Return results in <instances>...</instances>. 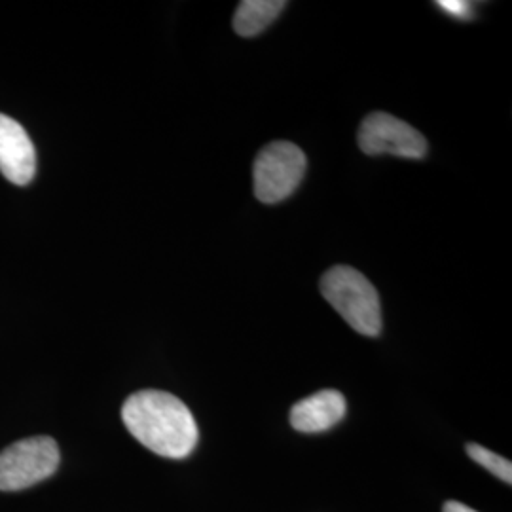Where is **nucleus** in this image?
Segmentation results:
<instances>
[{
    "mask_svg": "<svg viewBox=\"0 0 512 512\" xmlns=\"http://www.w3.org/2000/svg\"><path fill=\"white\" fill-rule=\"evenodd\" d=\"M129 433L164 458L183 459L198 444V423L188 406L171 393L145 389L133 393L122 406Z\"/></svg>",
    "mask_w": 512,
    "mask_h": 512,
    "instance_id": "obj_1",
    "label": "nucleus"
},
{
    "mask_svg": "<svg viewBox=\"0 0 512 512\" xmlns=\"http://www.w3.org/2000/svg\"><path fill=\"white\" fill-rule=\"evenodd\" d=\"M321 293L349 327L365 336L382 332V306L374 285L351 266H334L321 279Z\"/></svg>",
    "mask_w": 512,
    "mask_h": 512,
    "instance_id": "obj_2",
    "label": "nucleus"
},
{
    "mask_svg": "<svg viewBox=\"0 0 512 512\" xmlns=\"http://www.w3.org/2000/svg\"><path fill=\"white\" fill-rule=\"evenodd\" d=\"M308 160L302 148L275 141L258 152L253 169L255 196L262 203L287 200L306 175Z\"/></svg>",
    "mask_w": 512,
    "mask_h": 512,
    "instance_id": "obj_3",
    "label": "nucleus"
},
{
    "mask_svg": "<svg viewBox=\"0 0 512 512\" xmlns=\"http://www.w3.org/2000/svg\"><path fill=\"white\" fill-rule=\"evenodd\" d=\"M59 446L52 437H31L0 452V490L18 492L50 478L59 467Z\"/></svg>",
    "mask_w": 512,
    "mask_h": 512,
    "instance_id": "obj_4",
    "label": "nucleus"
},
{
    "mask_svg": "<svg viewBox=\"0 0 512 512\" xmlns=\"http://www.w3.org/2000/svg\"><path fill=\"white\" fill-rule=\"evenodd\" d=\"M359 147L368 156L393 154L408 160H420L427 154V141L420 131L403 120L387 114H368L359 128Z\"/></svg>",
    "mask_w": 512,
    "mask_h": 512,
    "instance_id": "obj_5",
    "label": "nucleus"
},
{
    "mask_svg": "<svg viewBox=\"0 0 512 512\" xmlns=\"http://www.w3.org/2000/svg\"><path fill=\"white\" fill-rule=\"evenodd\" d=\"M37 171V152L31 137L14 118L0 114V173L10 183L25 186Z\"/></svg>",
    "mask_w": 512,
    "mask_h": 512,
    "instance_id": "obj_6",
    "label": "nucleus"
},
{
    "mask_svg": "<svg viewBox=\"0 0 512 512\" xmlns=\"http://www.w3.org/2000/svg\"><path fill=\"white\" fill-rule=\"evenodd\" d=\"M346 408V399L340 391L323 389L294 404L291 425L300 433H323L344 420Z\"/></svg>",
    "mask_w": 512,
    "mask_h": 512,
    "instance_id": "obj_7",
    "label": "nucleus"
},
{
    "mask_svg": "<svg viewBox=\"0 0 512 512\" xmlns=\"http://www.w3.org/2000/svg\"><path fill=\"white\" fill-rule=\"evenodd\" d=\"M287 8L283 0H243L234 16V29L241 37L251 38L268 29Z\"/></svg>",
    "mask_w": 512,
    "mask_h": 512,
    "instance_id": "obj_8",
    "label": "nucleus"
},
{
    "mask_svg": "<svg viewBox=\"0 0 512 512\" xmlns=\"http://www.w3.org/2000/svg\"><path fill=\"white\" fill-rule=\"evenodd\" d=\"M467 454L478 465H482L486 471H490L492 475L497 476L499 480L507 482L509 486L512 484V463L509 459L497 456L492 450L480 446V444H469L467 446Z\"/></svg>",
    "mask_w": 512,
    "mask_h": 512,
    "instance_id": "obj_9",
    "label": "nucleus"
},
{
    "mask_svg": "<svg viewBox=\"0 0 512 512\" xmlns=\"http://www.w3.org/2000/svg\"><path fill=\"white\" fill-rule=\"evenodd\" d=\"M437 4H439L440 8H442L446 14L454 16V18L463 19L471 14V4H469V2H463V0H440Z\"/></svg>",
    "mask_w": 512,
    "mask_h": 512,
    "instance_id": "obj_10",
    "label": "nucleus"
},
{
    "mask_svg": "<svg viewBox=\"0 0 512 512\" xmlns=\"http://www.w3.org/2000/svg\"><path fill=\"white\" fill-rule=\"evenodd\" d=\"M444 512H478L475 509H471V507H467V505H463V503H459V501H448L446 505H444Z\"/></svg>",
    "mask_w": 512,
    "mask_h": 512,
    "instance_id": "obj_11",
    "label": "nucleus"
}]
</instances>
